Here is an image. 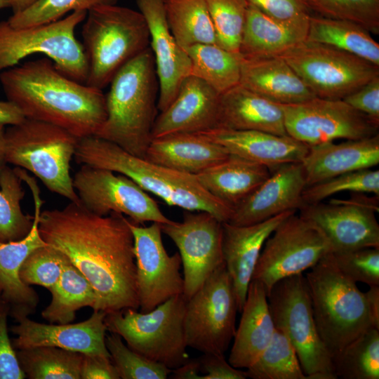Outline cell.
<instances>
[{"label":"cell","instance_id":"obj_1","mask_svg":"<svg viewBox=\"0 0 379 379\" xmlns=\"http://www.w3.org/2000/svg\"><path fill=\"white\" fill-rule=\"evenodd\" d=\"M43 240L62 252L89 281L97 296L95 310L107 314L139 309L134 241L128 218L94 214L81 204L41 212Z\"/></svg>","mask_w":379,"mask_h":379},{"label":"cell","instance_id":"obj_2","mask_svg":"<svg viewBox=\"0 0 379 379\" xmlns=\"http://www.w3.org/2000/svg\"><path fill=\"white\" fill-rule=\"evenodd\" d=\"M0 83L26 119L57 126L77 138L95 135L106 119L102 91L67 77L48 58L1 72Z\"/></svg>","mask_w":379,"mask_h":379},{"label":"cell","instance_id":"obj_3","mask_svg":"<svg viewBox=\"0 0 379 379\" xmlns=\"http://www.w3.org/2000/svg\"><path fill=\"white\" fill-rule=\"evenodd\" d=\"M74 159L79 164L123 174L169 206L206 211L222 222L231 217L232 208L208 193L195 175L134 156L98 136L78 138Z\"/></svg>","mask_w":379,"mask_h":379},{"label":"cell","instance_id":"obj_4","mask_svg":"<svg viewBox=\"0 0 379 379\" xmlns=\"http://www.w3.org/2000/svg\"><path fill=\"white\" fill-rule=\"evenodd\" d=\"M107 117L95 135L145 158L157 118V74L148 47L124 65L110 82Z\"/></svg>","mask_w":379,"mask_h":379},{"label":"cell","instance_id":"obj_5","mask_svg":"<svg viewBox=\"0 0 379 379\" xmlns=\"http://www.w3.org/2000/svg\"><path fill=\"white\" fill-rule=\"evenodd\" d=\"M305 277L316 326L331 357L365 331L375 328L365 293L339 270L331 252Z\"/></svg>","mask_w":379,"mask_h":379},{"label":"cell","instance_id":"obj_6","mask_svg":"<svg viewBox=\"0 0 379 379\" xmlns=\"http://www.w3.org/2000/svg\"><path fill=\"white\" fill-rule=\"evenodd\" d=\"M84 20L85 84L102 91L124 65L149 47L147 24L140 11L117 4L91 9Z\"/></svg>","mask_w":379,"mask_h":379},{"label":"cell","instance_id":"obj_7","mask_svg":"<svg viewBox=\"0 0 379 379\" xmlns=\"http://www.w3.org/2000/svg\"><path fill=\"white\" fill-rule=\"evenodd\" d=\"M5 161L33 173L51 192L77 204L70 175L78 138L57 126L34 119L8 126Z\"/></svg>","mask_w":379,"mask_h":379},{"label":"cell","instance_id":"obj_8","mask_svg":"<svg viewBox=\"0 0 379 379\" xmlns=\"http://www.w3.org/2000/svg\"><path fill=\"white\" fill-rule=\"evenodd\" d=\"M187 300L175 295L148 312L126 308L106 314L107 331L117 333L131 350L175 369L189 359L184 331Z\"/></svg>","mask_w":379,"mask_h":379},{"label":"cell","instance_id":"obj_9","mask_svg":"<svg viewBox=\"0 0 379 379\" xmlns=\"http://www.w3.org/2000/svg\"><path fill=\"white\" fill-rule=\"evenodd\" d=\"M86 14L74 11L53 22L23 28L13 27L8 20L0 21V73L29 55L41 53L62 74L86 84L88 65L75 29Z\"/></svg>","mask_w":379,"mask_h":379},{"label":"cell","instance_id":"obj_10","mask_svg":"<svg viewBox=\"0 0 379 379\" xmlns=\"http://www.w3.org/2000/svg\"><path fill=\"white\" fill-rule=\"evenodd\" d=\"M267 296L274 326L291 343L306 379H336L331 355L316 326L303 274L279 280Z\"/></svg>","mask_w":379,"mask_h":379},{"label":"cell","instance_id":"obj_11","mask_svg":"<svg viewBox=\"0 0 379 379\" xmlns=\"http://www.w3.org/2000/svg\"><path fill=\"white\" fill-rule=\"evenodd\" d=\"M279 57L321 98L343 100L379 76L378 65L334 47L307 40Z\"/></svg>","mask_w":379,"mask_h":379},{"label":"cell","instance_id":"obj_12","mask_svg":"<svg viewBox=\"0 0 379 379\" xmlns=\"http://www.w3.org/2000/svg\"><path fill=\"white\" fill-rule=\"evenodd\" d=\"M237 312L233 284L223 264L186 302L187 346L203 354H224L235 333Z\"/></svg>","mask_w":379,"mask_h":379},{"label":"cell","instance_id":"obj_13","mask_svg":"<svg viewBox=\"0 0 379 379\" xmlns=\"http://www.w3.org/2000/svg\"><path fill=\"white\" fill-rule=\"evenodd\" d=\"M331 252L321 229L311 220L292 213L266 239L252 279L267 293L279 280L310 270Z\"/></svg>","mask_w":379,"mask_h":379},{"label":"cell","instance_id":"obj_14","mask_svg":"<svg viewBox=\"0 0 379 379\" xmlns=\"http://www.w3.org/2000/svg\"><path fill=\"white\" fill-rule=\"evenodd\" d=\"M72 180L80 204L94 214L119 213L138 225L171 220L146 191L123 174L82 165Z\"/></svg>","mask_w":379,"mask_h":379},{"label":"cell","instance_id":"obj_15","mask_svg":"<svg viewBox=\"0 0 379 379\" xmlns=\"http://www.w3.org/2000/svg\"><path fill=\"white\" fill-rule=\"evenodd\" d=\"M281 105L287 135L308 146L378 134L379 124L343 100L314 97L302 102Z\"/></svg>","mask_w":379,"mask_h":379},{"label":"cell","instance_id":"obj_16","mask_svg":"<svg viewBox=\"0 0 379 379\" xmlns=\"http://www.w3.org/2000/svg\"><path fill=\"white\" fill-rule=\"evenodd\" d=\"M188 211L182 221L161 224V232L178 249L183 268L182 295L189 300L225 264L222 222L206 211Z\"/></svg>","mask_w":379,"mask_h":379},{"label":"cell","instance_id":"obj_17","mask_svg":"<svg viewBox=\"0 0 379 379\" xmlns=\"http://www.w3.org/2000/svg\"><path fill=\"white\" fill-rule=\"evenodd\" d=\"M140 312H148L169 298L182 295L183 277L178 252L169 255L161 237V224L142 226L131 222Z\"/></svg>","mask_w":379,"mask_h":379},{"label":"cell","instance_id":"obj_18","mask_svg":"<svg viewBox=\"0 0 379 379\" xmlns=\"http://www.w3.org/2000/svg\"><path fill=\"white\" fill-rule=\"evenodd\" d=\"M16 173L32 192L34 213L32 227L22 239L3 242L0 241V300L10 307L13 319L34 314L39 302L36 291L20 279V270L27 256L35 249L47 246L39 231V217L44 204L36 180L22 168Z\"/></svg>","mask_w":379,"mask_h":379},{"label":"cell","instance_id":"obj_19","mask_svg":"<svg viewBox=\"0 0 379 379\" xmlns=\"http://www.w3.org/2000/svg\"><path fill=\"white\" fill-rule=\"evenodd\" d=\"M107 313L93 310L91 317L76 324H44L24 316L15 319L11 331L16 336L11 340L15 350L51 346L88 354L110 357L105 345L107 331Z\"/></svg>","mask_w":379,"mask_h":379},{"label":"cell","instance_id":"obj_20","mask_svg":"<svg viewBox=\"0 0 379 379\" xmlns=\"http://www.w3.org/2000/svg\"><path fill=\"white\" fill-rule=\"evenodd\" d=\"M299 211L324 232L331 252L379 248V224L371 208L331 199L327 204H306Z\"/></svg>","mask_w":379,"mask_h":379},{"label":"cell","instance_id":"obj_21","mask_svg":"<svg viewBox=\"0 0 379 379\" xmlns=\"http://www.w3.org/2000/svg\"><path fill=\"white\" fill-rule=\"evenodd\" d=\"M150 36L159 85L157 109L162 112L176 97L182 82L191 74V60L172 34L166 21L164 0H135Z\"/></svg>","mask_w":379,"mask_h":379},{"label":"cell","instance_id":"obj_22","mask_svg":"<svg viewBox=\"0 0 379 379\" xmlns=\"http://www.w3.org/2000/svg\"><path fill=\"white\" fill-rule=\"evenodd\" d=\"M270 172L253 192L233 208L227 222L253 225L286 211L297 212L305 206L302 195L306 182L301 163L286 164Z\"/></svg>","mask_w":379,"mask_h":379},{"label":"cell","instance_id":"obj_23","mask_svg":"<svg viewBox=\"0 0 379 379\" xmlns=\"http://www.w3.org/2000/svg\"><path fill=\"white\" fill-rule=\"evenodd\" d=\"M296 211H286L248 225L222 222V248L225 267L231 277L241 312L262 246L272 232Z\"/></svg>","mask_w":379,"mask_h":379},{"label":"cell","instance_id":"obj_24","mask_svg":"<svg viewBox=\"0 0 379 379\" xmlns=\"http://www.w3.org/2000/svg\"><path fill=\"white\" fill-rule=\"evenodd\" d=\"M218 94L202 80L190 75L173 102L155 119L152 138L174 133H199L217 126Z\"/></svg>","mask_w":379,"mask_h":379},{"label":"cell","instance_id":"obj_25","mask_svg":"<svg viewBox=\"0 0 379 379\" xmlns=\"http://www.w3.org/2000/svg\"><path fill=\"white\" fill-rule=\"evenodd\" d=\"M230 154L262 164L270 171L289 163H301L309 146L289 135L216 127L198 133Z\"/></svg>","mask_w":379,"mask_h":379},{"label":"cell","instance_id":"obj_26","mask_svg":"<svg viewBox=\"0 0 379 379\" xmlns=\"http://www.w3.org/2000/svg\"><path fill=\"white\" fill-rule=\"evenodd\" d=\"M306 187L379 164V133L372 137L309 146L301 162Z\"/></svg>","mask_w":379,"mask_h":379},{"label":"cell","instance_id":"obj_27","mask_svg":"<svg viewBox=\"0 0 379 379\" xmlns=\"http://www.w3.org/2000/svg\"><path fill=\"white\" fill-rule=\"evenodd\" d=\"M216 127L287 135L281 104L240 84L220 95Z\"/></svg>","mask_w":379,"mask_h":379},{"label":"cell","instance_id":"obj_28","mask_svg":"<svg viewBox=\"0 0 379 379\" xmlns=\"http://www.w3.org/2000/svg\"><path fill=\"white\" fill-rule=\"evenodd\" d=\"M241 313L228 362L234 368L246 369L268 345L275 331L266 291L258 280L250 282Z\"/></svg>","mask_w":379,"mask_h":379},{"label":"cell","instance_id":"obj_29","mask_svg":"<svg viewBox=\"0 0 379 379\" xmlns=\"http://www.w3.org/2000/svg\"><path fill=\"white\" fill-rule=\"evenodd\" d=\"M229 155L223 147L198 133H174L152 138L145 159L195 175Z\"/></svg>","mask_w":379,"mask_h":379},{"label":"cell","instance_id":"obj_30","mask_svg":"<svg viewBox=\"0 0 379 379\" xmlns=\"http://www.w3.org/2000/svg\"><path fill=\"white\" fill-rule=\"evenodd\" d=\"M239 84L281 105L299 103L316 97L279 56L254 59L241 57Z\"/></svg>","mask_w":379,"mask_h":379},{"label":"cell","instance_id":"obj_31","mask_svg":"<svg viewBox=\"0 0 379 379\" xmlns=\"http://www.w3.org/2000/svg\"><path fill=\"white\" fill-rule=\"evenodd\" d=\"M309 20H279L248 4L239 55L246 59L281 55L306 40Z\"/></svg>","mask_w":379,"mask_h":379},{"label":"cell","instance_id":"obj_32","mask_svg":"<svg viewBox=\"0 0 379 379\" xmlns=\"http://www.w3.org/2000/svg\"><path fill=\"white\" fill-rule=\"evenodd\" d=\"M265 166L230 154L224 160L195 175L199 184L233 209L270 175Z\"/></svg>","mask_w":379,"mask_h":379},{"label":"cell","instance_id":"obj_33","mask_svg":"<svg viewBox=\"0 0 379 379\" xmlns=\"http://www.w3.org/2000/svg\"><path fill=\"white\" fill-rule=\"evenodd\" d=\"M307 41L326 44L379 66V44L364 27L348 20L311 15Z\"/></svg>","mask_w":379,"mask_h":379},{"label":"cell","instance_id":"obj_34","mask_svg":"<svg viewBox=\"0 0 379 379\" xmlns=\"http://www.w3.org/2000/svg\"><path fill=\"white\" fill-rule=\"evenodd\" d=\"M49 291L51 302L41 314L51 324L72 323L81 308L90 307L93 310L96 308L94 289L65 255L60 277Z\"/></svg>","mask_w":379,"mask_h":379},{"label":"cell","instance_id":"obj_35","mask_svg":"<svg viewBox=\"0 0 379 379\" xmlns=\"http://www.w3.org/2000/svg\"><path fill=\"white\" fill-rule=\"evenodd\" d=\"M191 64V74L218 94L239 84L241 55L216 44H200L185 48Z\"/></svg>","mask_w":379,"mask_h":379},{"label":"cell","instance_id":"obj_36","mask_svg":"<svg viewBox=\"0 0 379 379\" xmlns=\"http://www.w3.org/2000/svg\"><path fill=\"white\" fill-rule=\"evenodd\" d=\"M169 29L183 48L200 44H216L206 0H164Z\"/></svg>","mask_w":379,"mask_h":379},{"label":"cell","instance_id":"obj_37","mask_svg":"<svg viewBox=\"0 0 379 379\" xmlns=\"http://www.w3.org/2000/svg\"><path fill=\"white\" fill-rule=\"evenodd\" d=\"M15 351L26 378L81 379L82 353L51 346Z\"/></svg>","mask_w":379,"mask_h":379},{"label":"cell","instance_id":"obj_38","mask_svg":"<svg viewBox=\"0 0 379 379\" xmlns=\"http://www.w3.org/2000/svg\"><path fill=\"white\" fill-rule=\"evenodd\" d=\"M337 378H379V329L370 328L332 356Z\"/></svg>","mask_w":379,"mask_h":379},{"label":"cell","instance_id":"obj_39","mask_svg":"<svg viewBox=\"0 0 379 379\" xmlns=\"http://www.w3.org/2000/svg\"><path fill=\"white\" fill-rule=\"evenodd\" d=\"M22 182L14 168L7 164L0 166V241L3 242L22 239L32 227L33 216L25 214L21 208L25 196Z\"/></svg>","mask_w":379,"mask_h":379},{"label":"cell","instance_id":"obj_40","mask_svg":"<svg viewBox=\"0 0 379 379\" xmlns=\"http://www.w3.org/2000/svg\"><path fill=\"white\" fill-rule=\"evenodd\" d=\"M246 373L252 379H306L293 346L276 328L268 345Z\"/></svg>","mask_w":379,"mask_h":379},{"label":"cell","instance_id":"obj_41","mask_svg":"<svg viewBox=\"0 0 379 379\" xmlns=\"http://www.w3.org/2000/svg\"><path fill=\"white\" fill-rule=\"evenodd\" d=\"M216 45L239 54L248 3L246 0H206Z\"/></svg>","mask_w":379,"mask_h":379},{"label":"cell","instance_id":"obj_42","mask_svg":"<svg viewBox=\"0 0 379 379\" xmlns=\"http://www.w3.org/2000/svg\"><path fill=\"white\" fill-rule=\"evenodd\" d=\"M119 0H36L26 9L13 13L7 20L15 28L36 26L62 18L74 11L115 5Z\"/></svg>","mask_w":379,"mask_h":379},{"label":"cell","instance_id":"obj_43","mask_svg":"<svg viewBox=\"0 0 379 379\" xmlns=\"http://www.w3.org/2000/svg\"><path fill=\"white\" fill-rule=\"evenodd\" d=\"M344 192L379 195V171L367 168L333 177L306 187L302 197L305 205L314 204Z\"/></svg>","mask_w":379,"mask_h":379},{"label":"cell","instance_id":"obj_44","mask_svg":"<svg viewBox=\"0 0 379 379\" xmlns=\"http://www.w3.org/2000/svg\"><path fill=\"white\" fill-rule=\"evenodd\" d=\"M105 345L120 378L165 379L172 371L131 350L117 333L106 334Z\"/></svg>","mask_w":379,"mask_h":379},{"label":"cell","instance_id":"obj_45","mask_svg":"<svg viewBox=\"0 0 379 379\" xmlns=\"http://www.w3.org/2000/svg\"><path fill=\"white\" fill-rule=\"evenodd\" d=\"M310 10L323 17L355 22L379 33V0H306Z\"/></svg>","mask_w":379,"mask_h":379},{"label":"cell","instance_id":"obj_46","mask_svg":"<svg viewBox=\"0 0 379 379\" xmlns=\"http://www.w3.org/2000/svg\"><path fill=\"white\" fill-rule=\"evenodd\" d=\"M65 255L48 245L34 250L20 270L27 285H39L50 291L60 277Z\"/></svg>","mask_w":379,"mask_h":379},{"label":"cell","instance_id":"obj_47","mask_svg":"<svg viewBox=\"0 0 379 379\" xmlns=\"http://www.w3.org/2000/svg\"><path fill=\"white\" fill-rule=\"evenodd\" d=\"M339 270L352 281L379 286V248L331 252Z\"/></svg>","mask_w":379,"mask_h":379},{"label":"cell","instance_id":"obj_48","mask_svg":"<svg viewBox=\"0 0 379 379\" xmlns=\"http://www.w3.org/2000/svg\"><path fill=\"white\" fill-rule=\"evenodd\" d=\"M10 307L0 300V379H24L11 340L8 335Z\"/></svg>","mask_w":379,"mask_h":379},{"label":"cell","instance_id":"obj_49","mask_svg":"<svg viewBox=\"0 0 379 379\" xmlns=\"http://www.w3.org/2000/svg\"><path fill=\"white\" fill-rule=\"evenodd\" d=\"M246 1L266 15L281 21H305L312 15L306 0Z\"/></svg>","mask_w":379,"mask_h":379},{"label":"cell","instance_id":"obj_50","mask_svg":"<svg viewBox=\"0 0 379 379\" xmlns=\"http://www.w3.org/2000/svg\"><path fill=\"white\" fill-rule=\"evenodd\" d=\"M343 100L357 111L379 124V76Z\"/></svg>","mask_w":379,"mask_h":379},{"label":"cell","instance_id":"obj_51","mask_svg":"<svg viewBox=\"0 0 379 379\" xmlns=\"http://www.w3.org/2000/svg\"><path fill=\"white\" fill-rule=\"evenodd\" d=\"M202 372L201 379H246V371L233 367L224 354H204L199 359Z\"/></svg>","mask_w":379,"mask_h":379},{"label":"cell","instance_id":"obj_52","mask_svg":"<svg viewBox=\"0 0 379 379\" xmlns=\"http://www.w3.org/2000/svg\"><path fill=\"white\" fill-rule=\"evenodd\" d=\"M81 379H120L110 357L84 354Z\"/></svg>","mask_w":379,"mask_h":379},{"label":"cell","instance_id":"obj_53","mask_svg":"<svg viewBox=\"0 0 379 379\" xmlns=\"http://www.w3.org/2000/svg\"><path fill=\"white\" fill-rule=\"evenodd\" d=\"M24 117L20 109L9 100H0V124L16 125L24 121Z\"/></svg>","mask_w":379,"mask_h":379},{"label":"cell","instance_id":"obj_54","mask_svg":"<svg viewBox=\"0 0 379 379\" xmlns=\"http://www.w3.org/2000/svg\"><path fill=\"white\" fill-rule=\"evenodd\" d=\"M201 371L200 363L198 359H189L185 364L177 368L173 369L171 378L175 379H201L199 375Z\"/></svg>","mask_w":379,"mask_h":379},{"label":"cell","instance_id":"obj_55","mask_svg":"<svg viewBox=\"0 0 379 379\" xmlns=\"http://www.w3.org/2000/svg\"><path fill=\"white\" fill-rule=\"evenodd\" d=\"M364 293L374 326L379 329V286H369Z\"/></svg>","mask_w":379,"mask_h":379},{"label":"cell","instance_id":"obj_56","mask_svg":"<svg viewBox=\"0 0 379 379\" xmlns=\"http://www.w3.org/2000/svg\"><path fill=\"white\" fill-rule=\"evenodd\" d=\"M36 0H8L10 8L13 11V13L20 12L29 6H31Z\"/></svg>","mask_w":379,"mask_h":379},{"label":"cell","instance_id":"obj_57","mask_svg":"<svg viewBox=\"0 0 379 379\" xmlns=\"http://www.w3.org/2000/svg\"><path fill=\"white\" fill-rule=\"evenodd\" d=\"M4 126V125L0 124V166L6 164L5 161L6 129Z\"/></svg>","mask_w":379,"mask_h":379},{"label":"cell","instance_id":"obj_58","mask_svg":"<svg viewBox=\"0 0 379 379\" xmlns=\"http://www.w3.org/2000/svg\"><path fill=\"white\" fill-rule=\"evenodd\" d=\"M10 8L8 0H0V9Z\"/></svg>","mask_w":379,"mask_h":379}]
</instances>
